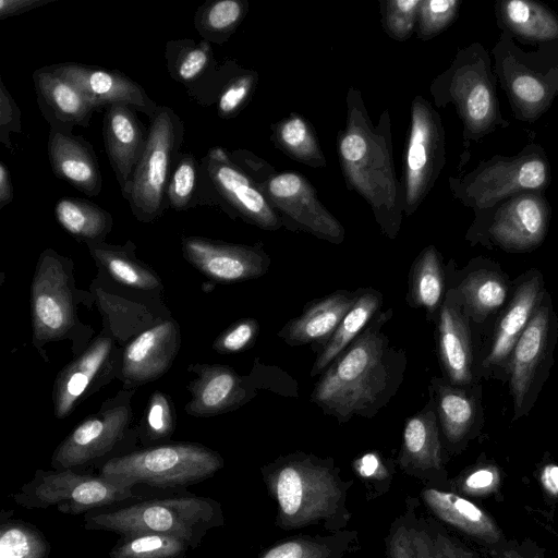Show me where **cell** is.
<instances>
[{
	"label": "cell",
	"instance_id": "1",
	"mask_svg": "<svg viewBox=\"0 0 558 558\" xmlns=\"http://www.w3.org/2000/svg\"><path fill=\"white\" fill-rule=\"evenodd\" d=\"M392 315V308L378 311L319 375L310 399L325 415L340 424L355 416L372 418L397 395L404 380L408 357L385 330Z\"/></svg>",
	"mask_w": 558,
	"mask_h": 558
},
{
	"label": "cell",
	"instance_id": "2",
	"mask_svg": "<svg viewBox=\"0 0 558 558\" xmlns=\"http://www.w3.org/2000/svg\"><path fill=\"white\" fill-rule=\"evenodd\" d=\"M260 474L276 505V525L284 531L319 525L327 532L344 530L352 512L348 494L354 484L343 478L331 457L293 451L265 463Z\"/></svg>",
	"mask_w": 558,
	"mask_h": 558
},
{
	"label": "cell",
	"instance_id": "3",
	"mask_svg": "<svg viewBox=\"0 0 558 558\" xmlns=\"http://www.w3.org/2000/svg\"><path fill=\"white\" fill-rule=\"evenodd\" d=\"M221 504L210 497L178 493L93 510L83 518L88 531L119 535L156 533L182 538L196 548L213 529L222 526Z\"/></svg>",
	"mask_w": 558,
	"mask_h": 558
},
{
	"label": "cell",
	"instance_id": "4",
	"mask_svg": "<svg viewBox=\"0 0 558 558\" xmlns=\"http://www.w3.org/2000/svg\"><path fill=\"white\" fill-rule=\"evenodd\" d=\"M490 53L512 116L520 122H536L558 98V41L527 51L501 32Z\"/></svg>",
	"mask_w": 558,
	"mask_h": 558
},
{
	"label": "cell",
	"instance_id": "5",
	"mask_svg": "<svg viewBox=\"0 0 558 558\" xmlns=\"http://www.w3.org/2000/svg\"><path fill=\"white\" fill-rule=\"evenodd\" d=\"M223 465L218 451L197 442L177 441L113 457L99 474L134 485L177 489L213 477Z\"/></svg>",
	"mask_w": 558,
	"mask_h": 558
},
{
	"label": "cell",
	"instance_id": "6",
	"mask_svg": "<svg viewBox=\"0 0 558 558\" xmlns=\"http://www.w3.org/2000/svg\"><path fill=\"white\" fill-rule=\"evenodd\" d=\"M137 485L114 478L78 473L74 469L37 470L31 481L11 495L14 502L26 509H47L70 514H86L93 510L141 500Z\"/></svg>",
	"mask_w": 558,
	"mask_h": 558
},
{
	"label": "cell",
	"instance_id": "7",
	"mask_svg": "<svg viewBox=\"0 0 558 558\" xmlns=\"http://www.w3.org/2000/svg\"><path fill=\"white\" fill-rule=\"evenodd\" d=\"M149 121L145 148L123 195L141 222H153L168 209L167 186L184 141V123L170 107L159 105Z\"/></svg>",
	"mask_w": 558,
	"mask_h": 558
},
{
	"label": "cell",
	"instance_id": "8",
	"mask_svg": "<svg viewBox=\"0 0 558 558\" xmlns=\"http://www.w3.org/2000/svg\"><path fill=\"white\" fill-rule=\"evenodd\" d=\"M550 182L548 156L537 143L525 145L512 156L494 155L461 180H452L456 196L474 210L524 191L545 192Z\"/></svg>",
	"mask_w": 558,
	"mask_h": 558
},
{
	"label": "cell",
	"instance_id": "9",
	"mask_svg": "<svg viewBox=\"0 0 558 558\" xmlns=\"http://www.w3.org/2000/svg\"><path fill=\"white\" fill-rule=\"evenodd\" d=\"M497 84L492 56L482 44L459 52L447 74L446 95L461 117L465 142H478L510 125L501 113Z\"/></svg>",
	"mask_w": 558,
	"mask_h": 558
},
{
	"label": "cell",
	"instance_id": "10",
	"mask_svg": "<svg viewBox=\"0 0 558 558\" xmlns=\"http://www.w3.org/2000/svg\"><path fill=\"white\" fill-rule=\"evenodd\" d=\"M190 368L197 375L187 387L191 399L185 411L192 416H214L233 411L256 397L259 389L298 397V385L293 378L280 368L264 365L257 360L247 376L221 364H194Z\"/></svg>",
	"mask_w": 558,
	"mask_h": 558
},
{
	"label": "cell",
	"instance_id": "11",
	"mask_svg": "<svg viewBox=\"0 0 558 558\" xmlns=\"http://www.w3.org/2000/svg\"><path fill=\"white\" fill-rule=\"evenodd\" d=\"M474 213L468 239L509 253L541 246L551 219V206L543 191H524Z\"/></svg>",
	"mask_w": 558,
	"mask_h": 558
},
{
	"label": "cell",
	"instance_id": "12",
	"mask_svg": "<svg viewBox=\"0 0 558 558\" xmlns=\"http://www.w3.org/2000/svg\"><path fill=\"white\" fill-rule=\"evenodd\" d=\"M557 341L558 317L546 291L510 359L507 379L513 403L512 421L526 416L533 409L554 365Z\"/></svg>",
	"mask_w": 558,
	"mask_h": 558
},
{
	"label": "cell",
	"instance_id": "13",
	"mask_svg": "<svg viewBox=\"0 0 558 558\" xmlns=\"http://www.w3.org/2000/svg\"><path fill=\"white\" fill-rule=\"evenodd\" d=\"M71 260L51 248L38 259L31 287L34 343L43 345L69 335L75 325Z\"/></svg>",
	"mask_w": 558,
	"mask_h": 558
},
{
	"label": "cell",
	"instance_id": "14",
	"mask_svg": "<svg viewBox=\"0 0 558 558\" xmlns=\"http://www.w3.org/2000/svg\"><path fill=\"white\" fill-rule=\"evenodd\" d=\"M201 166L202 206L219 207L263 228H277L278 220L264 195L223 148H210Z\"/></svg>",
	"mask_w": 558,
	"mask_h": 558
},
{
	"label": "cell",
	"instance_id": "15",
	"mask_svg": "<svg viewBox=\"0 0 558 558\" xmlns=\"http://www.w3.org/2000/svg\"><path fill=\"white\" fill-rule=\"evenodd\" d=\"M546 291L538 269H530L517 279L510 299L498 314L488 348L477 364L478 377L507 379L513 349Z\"/></svg>",
	"mask_w": 558,
	"mask_h": 558
},
{
	"label": "cell",
	"instance_id": "16",
	"mask_svg": "<svg viewBox=\"0 0 558 558\" xmlns=\"http://www.w3.org/2000/svg\"><path fill=\"white\" fill-rule=\"evenodd\" d=\"M131 421L132 410L126 403L85 418L53 451L52 469H75L108 454L123 439Z\"/></svg>",
	"mask_w": 558,
	"mask_h": 558
},
{
	"label": "cell",
	"instance_id": "17",
	"mask_svg": "<svg viewBox=\"0 0 558 558\" xmlns=\"http://www.w3.org/2000/svg\"><path fill=\"white\" fill-rule=\"evenodd\" d=\"M181 247L184 258L193 267L221 283L259 278L270 265V258L259 248L198 235L182 238Z\"/></svg>",
	"mask_w": 558,
	"mask_h": 558
},
{
	"label": "cell",
	"instance_id": "18",
	"mask_svg": "<svg viewBox=\"0 0 558 558\" xmlns=\"http://www.w3.org/2000/svg\"><path fill=\"white\" fill-rule=\"evenodd\" d=\"M445 453L435 404L429 397L422 410L405 420L396 463L403 474L425 485L439 486L445 477Z\"/></svg>",
	"mask_w": 558,
	"mask_h": 558
},
{
	"label": "cell",
	"instance_id": "19",
	"mask_svg": "<svg viewBox=\"0 0 558 558\" xmlns=\"http://www.w3.org/2000/svg\"><path fill=\"white\" fill-rule=\"evenodd\" d=\"M49 68L80 88L96 111L125 104L151 119L159 107L142 85L119 70L72 61Z\"/></svg>",
	"mask_w": 558,
	"mask_h": 558
},
{
	"label": "cell",
	"instance_id": "20",
	"mask_svg": "<svg viewBox=\"0 0 558 558\" xmlns=\"http://www.w3.org/2000/svg\"><path fill=\"white\" fill-rule=\"evenodd\" d=\"M435 324L437 354L444 378L456 386L477 384L472 323L449 287Z\"/></svg>",
	"mask_w": 558,
	"mask_h": 558
},
{
	"label": "cell",
	"instance_id": "21",
	"mask_svg": "<svg viewBox=\"0 0 558 558\" xmlns=\"http://www.w3.org/2000/svg\"><path fill=\"white\" fill-rule=\"evenodd\" d=\"M447 287L451 288L471 323L483 324L498 315L509 300L510 282L499 265L475 258L457 275L448 264Z\"/></svg>",
	"mask_w": 558,
	"mask_h": 558
},
{
	"label": "cell",
	"instance_id": "22",
	"mask_svg": "<svg viewBox=\"0 0 558 558\" xmlns=\"http://www.w3.org/2000/svg\"><path fill=\"white\" fill-rule=\"evenodd\" d=\"M428 392L435 404L445 449L456 451L462 448L483 423L480 383L456 386L445 378L432 377Z\"/></svg>",
	"mask_w": 558,
	"mask_h": 558
},
{
	"label": "cell",
	"instance_id": "23",
	"mask_svg": "<svg viewBox=\"0 0 558 558\" xmlns=\"http://www.w3.org/2000/svg\"><path fill=\"white\" fill-rule=\"evenodd\" d=\"M180 343V329L174 320H165L140 333L122 353L124 383L138 386L162 376L171 366Z\"/></svg>",
	"mask_w": 558,
	"mask_h": 558
},
{
	"label": "cell",
	"instance_id": "24",
	"mask_svg": "<svg viewBox=\"0 0 558 558\" xmlns=\"http://www.w3.org/2000/svg\"><path fill=\"white\" fill-rule=\"evenodd\" d=\"M33 82L38 108L50 130L73 133L75 126L89 125L96 109L72 82L49 65L35 70Z\"/></svg>",
	"mask_w": 558,
	"mask_h": 558
},
{
	"label": "cell",
	"instance_id": "25",
	"mask_svg": "<svg viewBox=\"0 0 558 558\" xmlns=\"http://www.w3.org/2000/svg\"><path fill=\"white\" fill-rule=\"evenodd\" d=\"M136 112L129 105L114 104L106 109L102 121L106 153L122 196L126 192L147 140V132Z\"/></svg>",
	"mask_w": 558,
	"mask_h": 558
},
{
	"label": "cell",
	"instance_id": "26",
	"mask_svg": "<svg viewBox=\"0 0 558 558\" xmlns=\"http://www.w3.org/2000/svg\"><path fill=\"white\" fill-rule=\"evenodd\" d=\"M439 120L426 106L413 109L407 154V196L414 204L425 193L433 177L441 167L444 142Z\"/></svg>",
	"mask_w": 558,
	"mask_h": 558
},
{
	"label": "cell",
	"instance_id": "27",
	"mask_svg": "<svg viewBox=\"0 0 558 558\" xmlns=\"http://www.w3.org/2000/svg\"><path fill=\"white\" fill-rule=\"evenodd\" d=\"M360 294L355 291L338 290L308 302L301 315L290 319L277 332L290 347L311 344L319 351L354 305Z\"/></svg>",
	"mask_w": 558,
	"mask_h": 558
},
{
	"label": "cell",
	"instance_id": "28",
	"mask_svg": "<svg viewBox=\"0 0 558 558\" xmlns=\"http://www.w3.org/2000/svg\"><path fill=\"white\" fill-rule=\"evenodd\" d=\"M47 151L58 179L87 196L99 195L102 178L97 155L88 141L73 133L50 130Z\"/></svg>",
	"mask_w": 558,
	"mask_h": 558
},
{
	"label": "cell",
	"instance_id": "29",
	"mask_svg": "<svg viewBox=\"0 0 558 558\" xmlns=\"http://www.w3.org/2000/svg\"><path fill=\"white\" fill-rule=\"evenodd\" d=\"M113 349L112 339L100 336L58 374L52 392L56 417L64 418L73 411L110 362Z\"/></svg>",
	"mask_w": 558,
	"mask_h": 558
},
{
	"label": "cell",
	"instance_id": "30",
	"mask_svg": "<svg viewBox=\"0 0 558 558\" xmlns=\"http://www.w3.org/2000/svg\"><path fill=\"white\" fill-rule=\"evenodd\" d=\"M268 191L282 210L317 236L333 243L342 241L341 226L312 197L307 184L300 175L281 173L269 181Z\"/></svg>",
	"mask_w": 558,
	"mask_h": 558
},
{
	"label": "cell",
	"instance_id": "31",
	"mask_svg": "<svg viewBox=\"0 0 558 558\" xmlns=\"http://www.w3.org/2000/svg\"><path fill=\"white\" fill-rule=\"evenodd\" d=\"M418 498L425 508L438 520L458 531L487 543L500 538V530L476 505L440 486L424 485Z\"/></svg>",
	"mask_w": 558,
	"mask_h": 558
},
{
	"label": "cell",
	"instance_id": "32",
	"mask_svg": "<svg viewBox=\"0 0 558 558\" xmlns=\"http://www.w3.org/2000/svg\"><path fill=\"white\" fill-rule=\"evenodd\" d=\"M496 23L518 44L539 45L558 41V15L534 0H499L494 4Z\"/></svg>",
	"mask_w": 558,
	"mask_h": 558
},
{
	"label": "cell",
	"instance_id": "33",
	"mask_svg": "<svg viewBox=\"0 0 558 558\" xmlns=\"http://www.w3.org/2000/svg\"><path fill=\"white\" fill-rule=\"evenodd\" d=\"M165 60L170 77L183 85L195 102L211 83L219 68L211 44L204 39L195 41L182 38L167 41Z\"/></svg>",
	"mask_w": 558,
	"mask_h": 558
},
{
	"label": "cell",
	"instance_id": "34",
	"mask_svg": "<svg viewBox=\"0 0 558 558\" xmlns=\"http://www.w3.org/2000/svg\"><path fill=\"white\" fill-rule=\"evenodd\" d=\"M420 506L418 496H409L392 520L384 538L387 558H435V526L418 513Z\"/></svg>",
	"mask_w": 558,
	"mask_h": 558
},
{
	"label": "cell",
	"instance_id": "35",
	"mask_svg": "<svg viewBox=\"0 0 558 558\" xmlns=\"http://www.w3.org/2000/svg\"><path fill=\"white\" fill-rule=\"evenodd\" d=\"M360 548L357 531L344 529L286 537L262 550L256 558H344Z\"/></svg>",
	"mask_w": 558,
	"mask_h": 558
},
{
	"label": "cell",
	"instance_id": "36",
	"mask_svg": "<svg viewBox=\"0 0 558 558\" xmlns=\"http://www.w3.org/2000/svg\"><path fill=\"white\" fill-rule=\"evenodd\" d=\"M447 290V271L435 246L425 247L410 270L407 302L423 308L430 322H436Z\"/></svg>",
	"mask_w": 558,
	"mask_h": 558
},
{
	"label": "cell",
	"instance_id": "37",
	"mask_svg": "<svg viewBox=\"0 0 558 558\" xmlns=\"http://www.w3.org/2000/svg\"><path fill=\"white\" fill-rule=\"evenodd\" d=\"M383 294L374 288H360V294L340 322L339 326L317 352L310 372L311 377L320 375L347 347L364 330L375 314L381 310Z\"/></svg>",
	"mask_w": 558,
	"mask_h": 558
},
{
	"label": "cell",
	"instance_id": "38",
	"mask_svg": "<svg viewBox=\"0 0 558 558\" xmlns=\"http://www.w3.org/2000/svg\"><path fill=\"white\" fill-rule=\"evenodd\" d=\"M86 245L97 264L117 282L143 291L156 290L161 286L158 275L135 257V245L131 241L124 245L105 242Z\"/></svg>",
	"mask_w": 558,
	"mask_h": 558
},
{
	"label": "cell",
	"instance_id": "39",
	"mask_svg": "<svg viewBox=\"0 0 558 558\" xmlns=\"http://www.w3.org/2000/svg\"><path fill=\"white\" fill-rule=\"evenodd\" d=\"M54 216L68 233L86 244L104 242L113 227V217L108 210L80 197L59 198Z\"/></svg>",
	"mask_w": 558,
	"mask_h": 558
},
{
	"label": "cell",
	"instance_id": "40",
	"mask_svg": "<svg viewBox=\"0 0 558 558\" xmlns=\"http://www.w3.org/2000/svg\"><path fill=\"white\" fill-rule=\"evenodd\" d=\"M51 546L34 524L13 518V510L0 512V558H48Z\"/></svg>",
	"mask_w": 558,
	"mask_h": 558
},
{
	"label": "cell",
	"instance_id": "41",
	"mask_svg": "<svg viewBox=\"0 0 558 558\" xmlns=\"http://www.w3.org/2000/svg\"><path fill=\"white\" fill-rule=\"evenodd\" d=\"M202 184L201 160L190 151H180L167 186V208L184 211L202 206Z\"/></svg>",
	"mask_w": 558,
	"mask_h": 558
},
{
	"label": "cell",
	"instance_id": "42",
	"mask_svg": "<svg viewBox=\"0 0 558 558\" xmlns=\"http://www.w3.org/2000/svg\"><path fill=\"white\" fill-rule=\"evenodd\" d=\"M227 64L218 68L211 83L196 101L199 106H216L218 116L227 119L235 116L253 88L252 74H228Z\"/></svg>",
	"mask_w": 558,
	"mask_h": 558
},
{
	"label": "cell",
	"instance_id": "43",
	"mask_svg": "<svg viewBox=\"0 0 558 558\" xmlns=\"http://www.w3.org/2000/svg\"><path fill=\"white\" fill-rule=\"evenodd\" d=\"M192 545L179 537L156 533L120 535L108 558H183Z\"/></svg>",
	"mask_w": 558,
	"mask_h": 558
},
{
	"label": "cell",
	"instance_id": "44",
	"mask_svg": "<svg viewBox=\"0 0 558 558\" xmlns=\"http://www.w3.org/2000/svg\"><path fill=\"white\" fill-rule=\"evenodd\" d=\"M239 0H207L194 14L193 24L202 39L223 44L244 15Z\"/></svg>",
	"mask_w": 558,
	"mask_h": 558
},
{
	"label": "cell",
	"instance_id": "45",
	"mask_svg": "<svg viewBox=\"0 0 558 558\" xmlns=\"http://www.w3.org/2000/svg\"><path fill=\"white\" fill-rule=\"evenodd\" d=\"M355 476L364 486L366 501L385 496L396 473V460L377 450H371L351 462Z\"/></svg>",
	"mask_w": 558,
	"mask_h": 558
},
{
	"label": "cell",
	"instance_id": "46",
	"mask_svg": "<svg viewBox=\"0 0 558 558\" xmlns=\"http://www.w3.org/2000/svg\"><path fill=\"white\" fill-rule=\"evenodd\" d=\"M174 428V410L170 398L161 391H155L150 396L145 411L142 430L143 442L154 446V444L168 440Z\"/></svg>",
	"mask_w": 558,
	"mask_h": 558
},
{
	"label": "cell",
	"instance_id": "47",
	"mask_svg": "<svg viewBox=\"0 0 558 558\" xmlns=\"http://www.w3.org/2000/svg\"><path fill=\"white\" fill-rule=\"evenodd\" d=\"M258 332V322L254 318H244L223 330L215 339L213 348L220 354L239 353L255 343Z\"/></svg>",
	"mask_w": 558,
	"mask_h": 558
},
{
	"label": "cell",
	"instance_id": "48",
	"mask_svg": "<svg viewBox=\"0 0 558 558\" xmlns=\"http://www.w3.org/2000/svg\"><path fill=\"white\" fill-rule=\"evenodd\" d=\"M460 2L457 0H428L421 3V28L425 35H435L456 17Z\"/></svg>",
	"mask_w": 558,
	"mask_h": 558
},
{
	"label": "cell",
	"instance_id": "49",
	"mask_svg": "<svg viewBox=\"0 0 558 558\" xmlns=\"http://www.w3.org/2000/svg\"><path fill=\"white\" fill-rule=\"evenodd\" d=\"M21 110L0 80V142L9 150H12L11 134L22 130Z\"/></svg>",
	"mask_w": 558,
	"mask_h": 558
},
{
	"label": "cell",
	"instance_id": "50",
	"mask_svg": "<svg viewBox=\"0 0 558 558\" xmlns=\"http://www.w3.org/2000/svg\"><path fill=\"white\" fill-rule=\"evenodd\" d=\"M279 134L282 143L299 156L308 157L315 151L311 133L304 121L300 118H292L286 121Z\"/></svg>",
	"mask_w": 558,
	"mask_h": 558
},
{
	"label": "cell",
	"instance_id": "51",
	"mask_svg": "<svg viewBox=\"0 0 558 558\" xmlns=\"http://www.w3.org/2000/svg\"><path fill=\"white\" fill-rule=\"evenodd\" d=\"M420 0H396L389 3L387 22L390 32L397 37L409 35Z\"/></svg>",
	"mask_w": 558,
	"mask_h": 558
},
{
	"label": "cell",
	"instance_id": "52",
	"mask_svg": "<svg viewBox=\"0 0 558 558\" xmlns=\"http://www.w3.org/2000/svg\"><path fill=\"white\" fill-rule=\"evenodd\" d=\"M499 483V472L494 465L473 469L464 477L457 480V486L466 494H484L494 489Z\"/></svg>",
	"mask_w": 558,
	"mask_h": 558
},
{
	"label": "cell",
	"instance_id": "53",
	"mask_svg": "<svg viewBox=\"0 0 558 558\" xmlns=\"http://www.w3.org/2000/svg\"><path fill=\"white\" fill-rule=\"evenodd\" d=\"M435 558H475L473 553L435 524Z\"/></svg>",
	"mask_w": 558,
	"mask_h": 558
},
{
	"label": "cell",
	"instance_id": "54",
	"mask_svg": "<svg viewBox=\"0 0 558 558\" xmlns=\"http://www.w3.org/2000/svg\"><path fill=\"white\" fill-rule=\"evenodd\" d=\"M365 137L356 131H349L340 143V153L348 163H355L364 158L367 153Z\"/></svg>",
	"mask_w": 558,
	"mask_h": 558
},
{
	"label": "cell",
	"instance_id": "55",
	"mask_svg": "<svg viewBox=\"0 0 558 558\" xmlns=\"http://www.w3.org/2000/svg\"><path fill=\"white\" fill-rule=\"evenodd\" d=\"M53 0H0V20L21 15Z\"/></svg>",
	"mask_w": 558,
	"mask_h": 558
},
{
	"label": "cell",
	"instance_id": "56",
	"mask_svg": "<svg viewBox=\"0 0 558 558\" xmlns=\"http://www.w3.org/2000/svg\"><path fill=\"white\" fill-rule=\"evenodd\" d=\"M14 197L11 173L8 166L0 162V209L9 205Z\"/></svg>",
	"mask_w": 558,
	"mask_h": 558
},
{
	"label": "cell",
	"instance_id": "57",
	"mask_svg": "<svg viewBox=\"0 0 558 558\" xmlns=\"http://www.w3.org/2000/svg\"><path fill=\"white\" fill-rule=\"evenodd\" d=\"M541 481L544 487L553 495L558 494V465L549 464L544 468Z\"/></svg>",
	"mask_w": 558,
	"mask_h": 558
},
{
	"label": "cell",
	"instance_id": "58",
	"mask_svg": "<svg viewBox=\"0 0 558 558\" xmlns=\"http://www.w3.org/2000/svg\"><path fill=\"white\" fill-rule=\"evenodd\" d=\"M502 558H524V557H522L518 553L510 551V553L506 554Z\"/></svg>",
	"mask_w": 558,
	"mask_h": 558
},
{
	"label": "cell",
	"instance_id": "59",
	"mask_svg": "<svg viewBox=\"0 0 558 558\" xmlns=\"http://www.w3.org/2000/svg\"><path fill=\"white\" fill-rule=\"evenodd\" d=\"M556 2L558 3V0Z\"/></svg>",
	"mask_w": 558,
	"mask_h": 558
}]
</instances>
